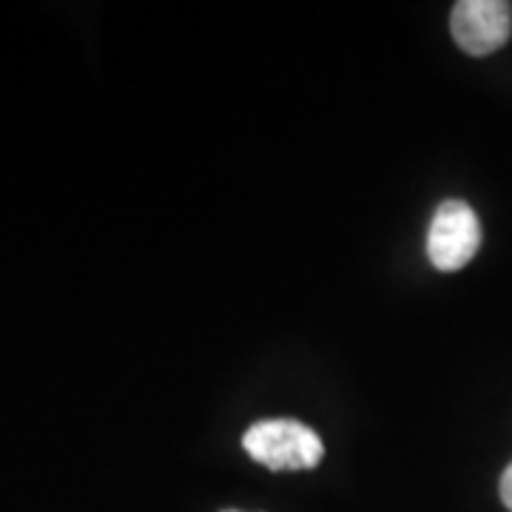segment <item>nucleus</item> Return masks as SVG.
<instances>
[{
	"instance_id": "1",
	"label": "nucleus",
	"mask_w": 512,
	"mask_h": 512,
	"mask_svg": "<svg viewBox=\"0 0 512 512\" xmlns=\"http://www.w3.org/2000/svg\"><path fill=\"white\" fill-rule=\"evenodd\" d=\"M242 447L268 470H313L325 456L316 430L296 419L256 421L245 430Z\"/></svg>"
},
{
	"instance_id": "2",
	"label": "nucleus",
	"mask_w": 512,
	"mask_h": 512,
	"mask_svg": "<svg viewBox=\"0 0 512 512\" xmlns=\"http://www.w3.org/2000/svg\"><path fill=\"white\" fill-rule=\"evenodd\" d=\"M481 248V222L461 200L441 202L427 231V256L444 274L461 271Z\"/></svg>"
},
{
	"instance_id": "3",
	"label": "nucleus",
	"mask_w": 512,
	"mask_h": 512,
	"mask_svg": "<svg viewBox=\"0 0 512 512\" xmlns=\"http://www.w3.org/2000/svg\"><path fill=\"white\" fill-rule=\"evenodd\" d=\"M450 32L467 55H493L510 40L512 6L504 0H458L450 15Z\"/></svg>"
},
{
	"instance_id": "4",
	"label": "nucleus",
	"mask_w": 512,
	"mask_h": 512,
	"mask_svg": "<svg viewBox=\"0 0 512 512\" xmlns=\"http://www.w3.org/2000/svg\"><path fill=\"white\" fill-rule=\"evenodd\" d=\"M501 501L512 512V464L504 470V476H501Z\"/></svg>"
},
{
	"instance_id": "5",
	"label": "nucleus",
	"mask_w": 512,
	"mask_h": 512,
	"mask_svg": "<svg viewBox=\"0 0 512 512\" xmlns=\"http://www.w3.org/2000/svg\"><path fill=\"white\" fill-rule=\"evenodd\" d=\"M225 512H237V510H225Z\"/></svg>"
}]
</instances>
